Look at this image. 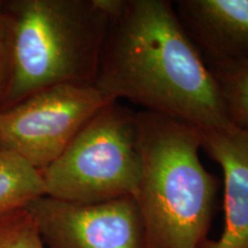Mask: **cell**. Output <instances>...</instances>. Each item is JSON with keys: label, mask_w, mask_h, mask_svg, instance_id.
I'll return each mask as SVG.
<instances>
[{"label": "cell", "mask_w": 248, "mask_h": 248, "mask_svg": "<svg viewBox=\"0 0 248 248\" xmlns=\"http://www.w3.org/2000/svg\"><path fill=\"white\" fill-rule=\"evenodd\" d=\"M94 86L109 101L129 100L200 129L233 125L170 0H125L109 21Z\"/></svg>", "instance_id": "1"}, {"label": "cell", "mask_w": 248, "mask_h": 248, "mask_svg": "<svg viewBox=\"0 0 248 248\" xmlns=\"http://www.w3.org/2000/svg\"><path fill=\"white\" fill-rule=\"evenodd\" d=\"M142 172L135 200L146 248H202L219 182L200 159L202 130L137 111Z\"/></svg>", "instance_id": "2"}, {"label": "cell", "mask_w": 248, "mask_h": 248, "mask_svg": "<svg viewBox=\"0 0 248 248\" xmlns=\"http://www.w3.org/2000/svg\"><path fill=\"white\" fill-rule=\"evenodd\" d=\"M1 110L59 84H94L109 18L94 0H6ZM0 110V111H1Z\"/></svg>", "instance_id": "3"}, {"label": "cell", "mask_w": 248, "mask_h": 248, "mask_svg": "<svg viewBox=\"0 0 248 248\" xmlns=\"http://www.w3.org/2000/svg\"><path fill=\"white\" fill-rule=\"evenodd\" d=\"M141 172L137 111L120 101L102 107L40 170L46 197L83 204L135 198Z\"/></svg>", "instance_id": "4"}, {"label": "cell", "mask_w": 248, "mask_h": 248, "mask_svg": "<svg viewBox=\"0 0 248 248\" xmlns=\"http://www.w3.org/2000/svg\"><path fill=\"white\" fill-rule=\"evenodd\" d=\"M108 99L94 84H59L0 111V148L43 170L53 163Z\"/></svg>", "instance_id": "5"}, {"label": "cell", "mask_w": 248, "mask_h": 248, "mask_svg": "<svg viewBox=\"0 0 248 248\" xmlns=\"http://www.w3.org/2000/svg\"><path fill=\"white\" fill-rule=\"evenodd\" d=\"M48 248H146L135 198L73 203L39 198L27 207Z\"/></svg>", "instance_id": "6"}, {"label": "cell", "mask_w": 248, "mask_h": 248, "mask_svg": "<svg viewBox=\"0 0 248 248\" xmlns=\"http://www.w3.org/2000/svg\"><path fill=\"white\" fill-rule=\"evenodd\" d=\"M173 6L208 66L248 61V0H177Z\"/></svg>", "instance_id": "7"}, {"label": "cell", "mask_w": 248, "mask_h": 248, "mask_svg": "<svg viewBox=\"0 0 248 248\" xmlns=\"http://www.w3.org/2000/svg\"><path fill=\"white\" fill-rule=\"evenodd\" d=\"M203 150L224 176L225 224L202 248H248V128L201 129Z\"/></svg>", "instance_id": "8"}, {"label": "cell", "mask_w": 248, "mask_h": 248, "mask_svg": "<svg viewBox=\"0 0 248 248\" xmlns=\"http://www.w3.org/2000/svg\"><path fill=\"white\" fill-rule=\"evenodd\" d=\"M45 195L40 170L14 152L0 148V215L27 208Z\"/></svg>", "instance_id": "9"}, {"label": "cell", "mask_w": 248, "mask_h": 248, "mask_svg": "<svg viewBox=\"0 0 248 248\" xmlns=\"http://www.w3.org/2000/svg\"><path fill=\"white\" fill-rule=\"evenodd\" d=\"M215 77L231 123L248 128V61L208 66Z\"/></svg>", "instance_id": "10"}, {"label": "cell", "mask_w": 248, "mask_h": 248, "mask_svg": "<svg viewBox=\"0 0 248 248\" xmlns=\"http://www.w3.org/2000/svg\"><path fill=\"white\" fill-rule=\"evenodd\" d=\"M0 248H46L27 208L0 215Z\"/></svg>", "instance_id": "11"}, {"label": "cell", "mask_w": 248, "mask_h": 248, "mask_svg": "<svg viewBox=\"0 0 248 248\" xmlns=\"http://www.w3.org/2000/svg\"><path fill=\"white\" fill-rule=\"evenodd\" d=\"M2 0H0V110H1L2 99H4L6 84H7L8 75V61H7V46H6V33L4 16L1 9Z\"/></svg>", "instance_id": "12"}]
</instances>
